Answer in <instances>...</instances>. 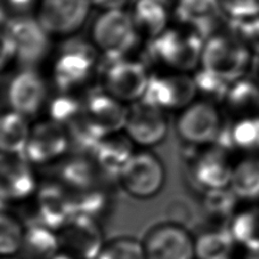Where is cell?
<instances>
[{"instance_id": "cell-1", "label": "cell", "mask_w": 259, "mask_h": 259, "mask_svg": "<svg viewBox=\"0 0 259 259\" xmlns=\"http://www.w3.org/2000/svg\"><path fill=\"white\" fill-rule=\"evenodd\" d=\"M254 54L238 33H212L205 38L201 70L227 84L248 77Z\"/></svg>"}, {"instance_id": "cell-2", "label": "cell", "mask_w": 259, "mask_h": 259, "mask_svg": "<svg viewBox=\"0 0 259 259\" xmlns=\"http://www.w3.org/2000/svg\"><path fill=\"white\" fill-rule=\"evenodd\" d=\"M140 37L132 12L127 10H103L91 28V44L108 60L127 57Z\"/></svg>"}, {"instance_id": "cell-3", "label": "cell", "mask_w": 259, "mask_h": 259, "mask_svg": "<svg viewBox=\"0 0 259 259\" xmlns=\"http://www.w3.org/2000/svg\"><path fill=\"white\" fill-rule=\"evenodd\" d=\"M204 38L187 29H170L151 39L150 53L152 59L166 68L177 72L198 69Z\"/></svg>"}, {"instance_id": "cell-4", "label": "cell", "mask_w": 259, "mask_h": 259, "mask_svg": "<svg viewBox=\"0 0 259 259\" xmlns=\"http://www.w3.org/2000/svg\"><path fill=\"white\" fill-rule=\"evenodd\" d=\"M175 128L177 136L187 145L204 147L216 144L225 122L217 103L196 98L178 112Z\"/></svg>"}, {"instance_id": "cell-5", "label": "cell", "mask_w": 259, "mask_h": 259, "mask_svg": "<svg viewBox=\"0 0 259 259\" xmlns=\"http://www.w3.org/2000/svg\"><path fill=\"white\" fill-rule=\"evenodd\" d=\"M166 167L157 154L147 149L136 151L117 180L121 189L134 199L157 196L166 184Z\"/></svg>"}, {"instance_id": "cell-6", "label": "cell", "mask_w": 259, "mask_h": 259, "mask_svg": "<svg viewBox=\"0 0 259 259\" xmlns=\"http://www.w3.org/2000/svg\"><path fill=\"white\" fill-rule=\"evenodd\" d=\"M96 49L92 44L70 41L61 48L53 62L52 75L62 93L82 87L96 70Z\"/></svg>"}, {"instance_id": "cell-7", "label": "cell", "mask_w": 259, "mask_h": 259, "mask_svg": "<svg viewBox=\"0 0 259 259\" xmlns=\"http://www.w3.org/2000/svg\"><path fill=\"white\" fill-rule=\"evenodd\" d=\"M151 74L146 66L129 57L108 60L102 72V89L127 105L142 101Z\"/></svg>"}, {"instance_id": "cell-8", "label": "cell", "mask_w": 259, "mask_h": 259, "mask_svg": "<svg viewBox=\"0 0 259 259\" xmlns=\"http://www.w3.org/2000/svg\"><path fill=\"white\" fill-rule=\"evenodd\" d=\"M93 0H38L34 17L52 38L69 39L81 30Z\"/></svg>"}, {"instance_id": "cell-9", "label": "cell", "mask_w": 259, "mask_h": 259, "mask_svg": "<svg viewBox=\"0 0 259 259\" xmlns=\"http://www.w3.org/2000/svg\"><path fill=\"white\" fill-rule=\"evenodd\" d=\"M199 96L195 79L186 72L151 75L142 102L163 111H178L186 108Z\"/></svg>"}, {"instance_id": "cell-10", "label": "cell", "mask_w": 259, "mask_h": 259, "mask_svg": "<svg viewBox=\"0 0 259 259\" xmlns=\"http://www.w3.org/2000/svg\"><path fill=\"white\" fill-rule=\"evenodd\" d=\"M146 259H196L195 239L178 223H160L142 241Z\"/></svg>"}, {"instance_id": "cell-11", "label": "cell", "mask_w": 259, "mask_h": 259, "mask_svg": "<svg viewBox=\"0 0 259 259\" xmlns=\"http://www.w3.org/2000/svg\"><path fill=\"white\" fill-rule=\"evenodd\" d=\"M69 150L66 128L47 118L31 124L28 144L22 155L33 166H46L60 161Z\"/></svg>"}, {"instance_id": "cell-12", "label": "cell", "mask_w": 259, "mask_h": 259, "mask_svg": "<svg viewBox=\"0 0 259 259\" xmlns=\"http://www.w3.org/2000/svg\"><path fill=\"white\" fill-rule=\"evenodd\" d=\"M8 108L28 119H33L48 104L46 80L35 68H23L7 84Z\"/></svg>"}, {"instance_id": "cell-13", "label": "cell", "mask_w": 259, "mask_h": 259, "mask_svg": "<svg viewBox=\"0 0 259 259\" xmlns=\"http://www.w3.org/2000/svg\"><path fill=\"white\" fill-rule=\"evenodd\" d=\"M6 29L15 45L16 61L24 68H34L51 53L53 38L34 16L16 17Z\"/></svg>"}, {"instance_id": "cell-14", "label": "cell", "mask_w": 259, "mask_h": 259, "mask_svg": "<svg viewBox=\"0 0 259 259\" xmlns=\"http://www.w3.org/2000/svg\"><path fill=\"white\" fill-rule=\"evenodd\" d=\"M39 183L34 166L23 155H0V200L20 203L31 200Z\"/></svg>"}, {"instance_id": "cell-15", "label": "cell", "mask_w": 259, "mask_h": 259, "mask_svg": "<svg viewBox=\"0 0 259 259\" xmlns=\"http://www.w3.org/2000/svg\"><path fill=\"white\" fill-rule=\"evenodd\" d=\"M167 112L161 109L137 102L129 105L123 132L136 146L150 150L166 140L169 131Z\"/></svg>"}, {"instance_id": "cell-16", "label": "cell", "mask_w": 259, "mask_h": 259, "mask_svg": "<svg viewBox=\"0 0 259 259\" xmlns=\"http://www.w3.org/2000/svg\"><path fill=\"white\" fill-rule=\"evenodd\" d=\"M34 220L30 224H40L59 231L74 216L73 193L57 181L39 185L33 196Z\"/></svg>"}, {"instance_id": "cell-17", "label": "cell", "mask_w": 259, "mask_h": 259, "mask_svg": "<svg viewBox=\"0 0 259 259\" xmlns=\"http://www.w3.org/2000/svg\"><path fill=\"white\" fill-rule=\"evenodd\" d=\"M57 233L61 251L77 259H96L105 243L98 222L82 215L70 218Z\"/></svg>"}, {"instance_id": "cell-18", "label": "cell", "mask_w": 259, "mask_h": 259, "mask_svg": "<svg viewBox=\"0 0 259 259\" xmlns=\"http://www.w3.org/2000/svg\"><path fill=\"white\" fill-rule=\"evenodd\" d=\"M234 161L230 157V151L212 144L196 153L192 160L191 174L196 185L204 191L221 190L230 187Z\"/></svg>"}, {"instance_id": "cell-19", "label": "cell", "mask_w": 259, "mask_h": 259, "mask_svg": "<svg viewBox=\"0 0 259 259\" xmlns=\"http://www.w3.org/2000/svg\"><path fill=\"white\" fill-rule=\"evenodd\" d=\"M129 105L111 96L105 91L92 93L83 101V117L103 135L123 132Z\"/></svg>"}, {"instance_id": "cell-20", "label": "cell", "mask_w": 259, "mask_h": 259, "mask_svg": "<svg viewBox=\"0 0 259 259\" xmlns=\"http://www.w3.org/2000/svg\"><path fill=\"white\" fill-rule=\"evenodd\" d=\"M222 16L224 14L221 0H176L174 3V19L184 29L204 39L213 33Z\"/></svg>"}, {"instance_id": "cell-21", "label": "cell", "mask_w": 259, "mask_h": 259, "mask_svg": "<svg viewBox=\"0 0 259 259\" xmlns=\"http://www.w3.org/2000/svg\"><path fill=\"white\" fill-rule=\"evenodd\" d=\"M135 146L124 132L109 134L98 142L91 157L102 174L117 178L136 152Z\"/></svg>"}, {"instance_id": "cell-22", "label": "cell", "mask_w": 259, "mask_h": 259, "mask_svg": "<svg viewBox=\"0 0 259 259\" xmlns=\"http://www.w3.org/2000/svg\"><path fill=\"white\" fill-rule=\"evenodd\" d=\"M132 6L138 31L149 39L168 30L174 19V4L169 0H135Z\"/></svg>"}, {"instance_id": "cell-23", "label": "cell", "mask_w": 259, "mask_h": 259, "mask_svg": "<svg viewBox=\"0 0 259 259\" xmlns=\"http://www.w3.org/2000/svg\"><path fill=\"white\" fill-rule=\"evenodd\" d=\"M97 172L101 171L88 154L65 155L57 169V182L72 193H78L96 186Z\"/></svg>"}, {"instance_id": "cell-24", "label": "cell", "mask_w": 259, "mask_h": 259, "mask_svg": "<svg viewBox=\"0 0 259 259\" xmlns=\"http://www.w3.org/2000/svg\"><path fill=\"white\" fill-rule=\"evenodd\" d=\"M227 231L241 251L259 256V203L238 208L229 221Z\"/></svg>"}, {"instance_id": "cell-25", "label": "cell", "mask_w": 259, "mask_h": 259, "mask_svg": "<svg viewBox=\"0 0 259 259\" xmlns=\"http://www.w3.org/2000/svg\"><path fill=\"white\" fill-rule=\"evenodd\" d=\"M230 189L239 202L259 203V153L243 154L234 161Z\"/></svg>"}, {"instance_id": "cell-26", "label": "cell", "mask_w": 259, "mask_h": 259, "mask_svg": "<svg viewBox=\"0 0 259 259\" xmlns=\"http://www.w3.org/2000/svg\"><path fill=\"white\" fill-rule=\"evenodd\" d=\"M223 104L234 119L259 117V80L244 77L231 83Z\"/></svg>"}, {"instance_id": "cell-27", "label": "cell", "mask_w": 259, "mask_h": 259, "mask_svg": "<svg viewBox=\"0 0 259 259\" xmlns=\"http://www.w3.org/2000/svg\"><path fill=\"white\" fill-rule=\"evenodd\" d=\"M30 119L14 110H0V155H21L28 144Z\"/></svg>"}, {"instance_id": "cell-28", "label": "cell", "mask_w": 259, "mask_h": 259, "mask_svg": "<svg viewBox=\"0 0 259 259\" xmlns=\"http://www.w3.org/2000/svg\"><path fill=\"white\" fill-rule=\"evenodd\" d=\"M227 151H239L243 154L259 153V117L234 119L225 126L218 142Z\"/></svg>"}, {"instance_id": "cell-29", "label": "cell", "mask_w": 259, "mask_h": 259, "mask_svg": "<svg viewBox=\"0 0 259 259\" xmlns=\"http://www.w3.org/2000/svg\"><path fill=\"white\" fill-rule=\"evenodd\" d=\"M61 251L57 231L40 224L25 225L22 259H52Z\"/></svg>"}, {"instance_id": "cell-30", "label": "cell", "mask_w": 259, "mask_h": 259, "mask_svg": "<svg viewBox=\"0 0 259 259\" xmlns=\"http://www.w3.org/2000/svg\"><path fill=\"white\" fill-rule=\"evenodd\" d=\"M239 247L227 230H211L195 239L196 259H234Z\"/></svg>"}, {"instance_id": "cell-31", "label": "cell", "mask_w": 259, "mask_h": 259, "mask_svg": "<svg viewBox=\"0 0 259 259\" xmlns=\"http://www.w3.org/2000/svg\"><path fill=\"white\" fill-rule=\"evenodd\" d=\"M25 225L5 210L0 211V257L20 254L23 244Z\"/></svg>"}, {"instance_id": "cell-32", "label": "cell", "mask_w": 259, "mask_h": 259, "mask_svg": "<svg viewBox=\"0 0 259 259\" xmlns=\"http://www.w3.org/2000/svg\"><path fill=\"white\" fill-rule=\"evenodd\" d=\"M73 200L74 215L87 216L96 221L104 215L110 205L109 195L97 186L73 193Z\"/></svg>"}, {"instance_id": "cell-33", "label": "cell", "mask_w": 259, "mask_h": 259, "mask_svg": "<svg viewBox=\"0 0 259 259\" xmlns=\"http://www.w3.org/2000/svg\"><path fill=\"white\" fill-rule=\"evenodd\" d=\"M48 119L62 124L65 128L77 120L83 111V102L74 98L71 93H62L48 101Z\"/></svg>"}, {"instance_id": "cell-34", "label": "cell", "mask_w": 259, "mask_h": 259, "mask_svg": "<svg viewBox=\"0 0 259 259\" xmlns=\"http://www.w3.org/2000/svg\"><path fill=\"white\" fill-rule=\"evenodd\" d=\"M96 259H146L142 241L132 236H118L105 241Z\"/></svg>"}, {"instance_id": "cell-35", "label": "cell", "mask_w": 259, "mask_h": 259, "mask_svg": "<svg viewBox=\"0 0 259 259\" xmlns=\"http://www.w3.org/2000/svg\"><path fill=\"white\" fill-rule=\"evenodd\" d=\"M239 200L230 187L221 190L205 191L203 207L205 212L215 218L229 217V221L236 211V203Z\"/></svg>"}, {"instance_id": "cell-36", "label": "cell", "mask_w": 259, "mask_h": 259, "mask_svg": "<svg viewBox=\"0 0 259 259\" xmlns=\"http://www.w3.org/2000/svg\"><path fill=\"white\" fill-rule=\"evenodd\" d=\"M223 14L235 24H243L259 17V0H221Z\"/></svg>"}, {"instance_id": "cell-37", "label": "cell", "mask_w": 259, "mask_h": 259, "mask_svg": "<svg viewBox=\"0 0 259 259\" xmlns=\"http://www.w3.org/2000/svg\"><path fill=\"white\" fill-rule=\"evenodd\" d=\"M16 61L15 45L5 26H0V72Z\"/></svg>"}, {"instance_id": "cell-38", "label": "cell", "mask_w": 259, "mask_h": 259, "mask_svg": "<svg viewBox=\"0 0 259 259\" xmlns=\"http://www.w3.org/2000/svg\"><path fill=\"white\" fill-rule=\"evenodd\" d=\"M238 29L236 33L248 45L254 55H259V17L247 23L239 24Z\"/></svg>"}, {"instance_id": "cell-39", "label": "cell", "mask_w": 259, "mask_h": 259, "mask_svg": "<svg viewBox=\"0 0 259 259\" xmlns=\"http://www.w3.org/2000/svg\"><path fill=\"white\" fill-rule=\"evenodd\" d=\"M135 0H93L94 7L103 10H126V7L133 5Z\"/></svg>"}, {"instance_id": "cell-40", "label": "cell", "mask_w": 259, "mask_h": 259, "mask_svg": "<svg viewBox=\"0 0 259 259\" xmlns=\"http://www.w3.org/2000/svg\"><path fill=\"white\" fill-rule=\"evenodd\" d=\"M5 6L13 8L15 11H24L30 6H37L38 0H4Z\"/></svg>"}, {"instance_id": "cell-41", "label": "cell", "mask_w": 259, "mask_h": 259, "mask_svg": "<svg viewBox=\"0 0 259 259\" xmlns=\"http://www.w3.org/2000/svg\"><path fill=\"white\" fill-rule=\"evenodd\" d=\"M52 259H77V258H74L73 256H71V254L66 253L64 251H60L54 258H52Z\"/></svg>"}, {"instance_id": "cell-42", "label": "cell", "mask_w": 259, "mask_h": 259, "mask_svg": "<svg viewBox=\"0 0 259 259\" xmlns=\"http://www.w3.org/2000/svg\"><path fill=\"white\" fill-rule=\"evenodd\" d=\"M0 259H22L16 256H11V257H0Z\"/></svg>"}, {"instance_id": "cell-43", "label": "cell", "mask_w": 259, "mask_h": 259, "mask_svg": "<svg viewBox=\"0 0 259 259\" xmlns=\"http://www.w3.org/2000/svg\"><path fill=\"white\" fill-rule=\"evenodd\" d=\"M4 204H6V203H5V202H3V201L0 200V211L4 210Z\"/></svg>"}, {"instance_id": "cell-44", "label": "cell", "mask_w": 259, "mask_h": 259, "mask_svg": "<svg viewBox=\"0 0 259 259\" xmlns=\"http://www.w3.org/2000/svg\"><path fill=\"white\" fill-rule=\"evenodd\" d=\"M257 75H258V80H259V61H258V63H257Z\"/></svg>"}, {"instance_id": "cell-45", "label": "cell", "mask_w": 259, "mask_h": 259, "mask_svg": "<svg viewBox=\"0 0 259 259\" xmlns=\"http://www.w3.org/2000/svg\"><path fill=\"white\" fill-rule=\"evenodd\" d=\"M3 16H4V13H3V11H2V8H0V20H2Z\"/></svg>"}]
</instances>
